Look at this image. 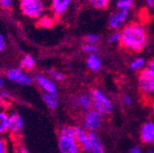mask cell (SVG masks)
Wrapping results in <instances>:
<instances>
[{
    "label": "cell",
    "mask_w": 154,
    "mask_h": 153,
    "mask_svg": "<svg viewBox=\"0 0 154 153\" xmlns=\"http://www.w3.org/2000/svg\"><path fill=\"white\" fill-rule=\"evenodd\" d=\"M35 80L44 92L57 93V86L54 83V80H51L42 74H37L35 76Z\"/></svg>",
    "instance_id": "15"
},
{
    "label": "cell",
    "mask_w": 154,
    "mask_h": 153,
    "mask_svg": "<svg viewBox=\"0 0 154 153\" xmlns=\"http://www.w3.org/2000/svg\"><path fill=\"white\" fill-rule=\"evenodd\" d=\"M1 93V95H2V97H3V98H7V97L8 96V94L6 92H2V93Z\"/></svg>",
    "instance_id": "37"
},
{
    "label": "cell",
    "mask_w": 154,
    "mask_h": 153,
    "mask_svg": "<svg viewBox=\"0 0 154 153\" xmlns=\"http://www.w3.org/2000/svg\"><path fill=\"white\" fill-rule=\"evenodd\" d=\"M145 4L147 5L148 8H154V0H145Z\"/></svg>",
    "instance_id": "34"
},
{
    "label": "cell",
    "mask_w": 154,
    "mask_h": 153,
    "mask_svg": "<svg viewBox=\"0 0 154 153\" xmlns=\"http://www.w3.org/2000/svg\"><path fill=\"white\" fill-rule=\"evenodd\" d=\"M4 85H5V80L2 76L0 75V90L4 88Z\"/></svg>",
    "instance_id": "36"
},
{
    "label": "cell",
    "mask_w": 154,
    "mask_h": 153,
    "mask_svg": "<svg viewBox=\"0 0 154 153\" xmlns=\"http://www.w3.org/2000/svg\"><path fill=\"white\" fill-rule=\"evenodd\" d=\"M2 99H3V97H2V95H1V93H0V103H1Z\"/></svg>",
    "instance_id": "39"
},
{
    "label": "cell",
    "mask_w": 154,
    "mask_h": 153,
    "mask_svg": "<svg viewBox=\"0 0 154 153\" xmlns=\"http://www.w3.org/2000/svg\"><path fill=\"white\" fill-rule=\"evenodd\" d=\"M24 120L17 112L11 113L8 116V131L12 134H17L23 129Z\"/></svg>",
    "instance_id": "12"
},
{
    "label": "cell",
    "mask_w": 154,
    "mask_h": 153,
    "mask_svg": "<svg viewBox=\"0 0 154 153\" xmlns=\"http://www.w3.org/2000/svg\"><path fill=\"white\" fill-rule=\"evenodd\" d=\"M91 96L93 102V108L101 114L103 117H107L112 114L114 105L110 98L99 88L92 89Z\"/></svg>",
    "instance_id": "2"
},
{
    "label": "cell",
    "mask_w": 154,
    "mask_h": 153,
    "mask_svg": "<svg viewBox=\"0 0 154 153\" xmlns=\"http://www.w3.org/2000/svg\"><path fill=\"white\" fill-rule=\"evenodd\" d=\"M58 148L61 153H79L82 151L76 139L59 134L58 137Z\"/></svg>",
    "instance_id": "6"
},
{
    "label": "cell",
    "mask_w": 154,
    "mask_h": 153,
    "mask_svg": "<svg viewBox=\"0 0 154 153\" xmlns=\"http://www.w3.org/2000/svg\"><path fill=\"white\" fill-rule=\"evenodd\" d=\"M7 46V41H6V37L0 33V52L3 51Z\"/></svg>",
    "instance_id": "30"
},
{
    "label": "cell",
    "mask_w": 154,
    "mask_h": 153,
    "mask_svg": "<svg viewBox=\"0 0 154 153\" xmlns=\"http://www.w3.org/2000/svg\"><path fill=\"white\" fill-rule=\"evenodd\" d=\"M75 136L76 140L79 143L82 151L90 152L89 139H88V131L85 130L83 127H75Z\"/></svg>",
    "instance_id": "14"
},
{
    "label": "cell",
    "mask_w": 154,
    "mask_h": 153,
    "mask_svg": "<svg viewBox=\"0 0 154 153\" xmlns=\"http://www.w3.org/2000/svg\"><path fill=\"white\" fill-rule=\"evenodd\" d=\"M138 87L144 96H151L154 94V71L144 68L139 72Z\"/></svg>",
    "instance_id": "4"
},
{
    "label": "cell",
    "mask_w": 154,
    "mask_h": 153,
    "mask_svg": "<svg viewBox=\"0 0 154 153\" xmlns=\"http://www.w3.org/2000/svg\"><path fill=\"white\" fill-rule=\"evenodd\" d=\"M7 78L12 83L19 85H29L33 82L31 76L28 74L21 67L9 69L7 72Z\"/></svg>",
    "instance_id": "7"
},
{
    "label": "cell",
    "mask_w": 154,
    "mask_h": 153,
    "mask_svg": "<svg viewBox=\"0 0 154 153\" xmlns=\"http://www.w3.org/2000/svg\"><path fill=\"white\" fill-rule=\"evenodd\" d=\"M36 65V61L32 55H25L20 61V67L25 71H31Z\"/></svg>",
    "instance_id": "19"
},
{
    "label": "cell",
    "mask_w": 154,
    "mask_h": 153,
    "mask_svg": "<svg viewBox=\"0 0 154 153\" xmlns=\"http://www.w3.org/2000/svg\"><path fill=\"white\" fill-rule=\"evenodd\" d=\"M19 8L24 16L33 20H38L46 10L42 0H19Z\"/></svg>",
    "instance_id": "3"
},
{
    "label": "cell",
    "mask_w": 154,
    "mask_h": 153,
    "mask_svg": "<svg viewBox=\"0 0 154 153\" xmlns=\"http://www.w3.org/2000/svg\"><path fill=\"white\" fill-rule=\"evenodd\" d=\"M85 64L90 72L96 73V72H98L103 67V60L97 53L89 54L86 58Z\"/></svg>",
    "instance_id": "16"
},
{
    "label": "cell",
    "mask_w": 154,
    "mask_h": 153,
    "mask_svg": "<svg viewBox=\"0 0 154 153\" xmlns=\"http://www.w3.org/2000/svg\"><path fill=\"white\" fill-rule=\"evenodd\" d=\"M8 116L6 111L0 109V134H5L8 131Z\"/></svg>",
    "instance_id": "21"
},
{
    "label": "cell",
    "mask_w": 154,
    "mask_h": 153,
    "mask_svg": "<svg viewBox=\"0 0 154 153\" xmlns=\"http://www.w3.org/2000/svg\"><path fill=\"white\" fill-rule=\"evenodd\" d=\"M13 4V0H0V5L5 8H10Z\"/></svg>",
    "instance_id": "31"
},
{
    "label": "cell",
    "mask_w": 154,
    "mask_h": 153,
    "mask_svg": "<svg viewBox=\"0 0 154 153\" xmlns=\"http://www.w3.org/2000/svg\"><path fill=\"white\" fill-rule=\"evenodd\" d=\"M141 151H142V149L140 146H133L129 148L130 153H140Z\"/></svg>",
    "instance_id": "33"
},
{
    "label": "cell",
    "mask_w": 154,
    "mask_h": 153,
    "mask_svg": "<svg viewBox=\"0 0 154 153\" xmlns=\"http://www.w3.org/2000/svg\"><path fill=\"white\" fill-rule=\"evenodd\" d=\"M120 38H121V33L119 30H114L108 37L107 42L110 45H116L120 42Z\"/></svg>",
    "instance_id": "26"
},
{
    "label": "cell",
    "mask_w": 154,
    "mask_h": 153,
    "mask_svg": "<svg viewBox=\"0 0 154 153\" xmlns=\"http://www.w3.org/2000/svg\"><path fill=\"white\" fill-rule=\"evenodd\" d=\"M7 148L8 147H7L6 141L2 138H0V153H6L8 151Z\"/></svg>",
    "instance_id": "32"
},
{
    "label": "cell",
    "mask_w": 154,
    "mask_h": 153,
    "mask_svg": "<svg viewBox=\"0 0 154 153\" xmlns=\"http://www.w3.org/2000/svg\"><path fill=\"white\" fill-rule=\"evenodd\" d=\"M128 17V11L117 10L113 12L108 17V27L112 30H119L125 25Z\"/></svg>",
    "instance_id": "9"
},
{
    "label": "cell",
    "mask_w": 154,
    "mask_h": 153,
    "mask_svg": "<svg viewBox=\"0 0 154 153\" xmlns=\"http://www.w3.org/2000/svg\"><path fill=\"white\" fill-rule=\"evenodd\" d=\"M72 0H51V9L55 17H61L69 9Z\"/></svg>",
    "instance_id": "13"
},
{
    "label": "cell",
    "mask_w": 154,
    "mask_h": 153,
    "mask_svg": "<svg viewBox=\"0 0 154 153\" xmlns=\"http://www.w3.org/2000/svg\"><path fill=\"white\" fill-rule=\"evenodd\" d=\"M148 153H154V149H147Z\"/></svg>",
    "instance_id": "38"
},
{
    "label": "cell",
    "mask_w": 154,
    "mask_h": 153,
    "mask_svg": "<svg viewBox=\"0 0 154 153\" xmlns=\"http://www.w3.org/2000/svg\"><path fill=\"white\" fill-rule=\"evenodd\" d=\"M42 99L45 105L51 110L57 108L58 105H59V97H58L57 93L44 92L42 94Z\"/></svg>",
    "instance_id": "17"
},
{
    "label": "cell",
    "mask_w": 154,
    "mask_h": 153,
    "mask_svg": "<svg viewBox=\"0 0 154 153\" xmlns=\"http://www.w3.org/2000/svg\"><path fill=\"white\" fill-rule=\"evenodd\" d=\"M91 6L98 10H105L108 8L110 0H89Z\"/></svg>",
    "instance_id": "23"
},
{
    "label": "cell",
    "mask_w": 154,
    "mask_h": 153,
    "mask_svg": "<svg viewBox=\"0 0 154 153\" xmlns=\"http://www.w3.org/2000/svg\"><path fill=\"white\" fill-rule=\"evenodd\" d=\"M120 46L128 52H140L147 45L148 32L145 27L139 22H130L121 30Z\"/></svg>",
    "instance_id": "1"
},
{
    "label": "cell",
    "mask_w": 154,
    "mask_h": 153,
    "mask_svg": "<svg viewBox=\"0 0 154 153\" xmlns=\"http://www.w3.org/2000/svg\"><path fill=\"white\" fill-rule=\"evenodd\" d=\"M122 103L127 106H130L133 104V99L129 94H124L122 96Z\"/></svg>",
    "instance_id": "29"
},
{
    "label": "cell",
    "mask_w": 154,
    "mask_h": 153,
    "mask_svg": "<svg viewBox=\"0 0 154 153\" xmlns=\"http://www.w3.org/2000/svg\"><path fill=\"white\" fill-rule=\"evenodd\" d=\"M147 65V63H146V60L142 57H137V58L133 59L129 64H128V67L131 71H134V72H140L141 70H143Z\"/></svg>",
    "instance_id": "18"
},
{
    "label": "cell",
    "mask_w": 154,
    "mask_h": 153,
    "mask_svg": "<svg viewBox=\"0 0 154 153\" xmlns=\"http://www.w3.org/2000/svg\"><path fill=\"white\" fill-rule=\"evenodd\" d=\"M84 41L85 43L91 44H98L101 41V36L96 33H89L86 34L84 38Z\"/></svg>",
    "instance_id": "24"
},
{
    "label": "cell",
    "mask_w": 154,
    "mask_h": 153,
    "mask_svg": "<svg viewBox=\"0 0 154 153\" xmlns=\"http://www.w3.org/2000/svg\"><path fill=\"white\" fill-rule=\"evenodd\" d=\"M147 68H149V69L154 71V58L151 59L150 61H149V63H147Z\"/></svg>",
    "instance_id": "35"
},
{
    "label": "cell",
    "mask_w": 154,
    "mask_h": 153,
    "mask_svg": "<svg viewBox=\"0 0 154 153\" xmlns=\"http://www.w3.org/2000/svg\"><path fill=\"white\" fill-rule=\"evenodd\" d=\"M104 117L94 108L84 113L82 118V127L88 132H97L103 127Z\"/></svg>",
    "instance_id": "5"
},
{
    "label": "cell",
    "mask_w": 154,
    "mask_h": 153,
    "mask_svg": "<svg viewBox=\"0 0 154 153\" xmlns=\"http://www.w3.org/2000/svg\"><path fill=\"white\" fill-rule=\"evenodd\" d=\"M140 139L144 144L150 145L154 143V122L148 121L141 126Z\"/></svg>",
    "instance_id": "10"
},
{
    "label": "cell",
    "mask_w": 154,
    "mask_h": 153,
    "mask_svg": "<svg viewBox=\"0 0 154 153\" xmlns=\"http://www.w3.org/2000/svg\"><path fill=\"white\" fill-rule=\"evenodd\" d=\"M54 24V17L43 15L38 20V26L42 29H50Z\"/></svg>",
    "instance_id": "20"
},
{
    "label": "cell",
    "mask_w": 154,
    "mask_h": 153,
    "mask_svg": "<svg viewBox=\"0 0 154 153\" xmlns=\"http://www.w3.org/2000/svg\"><path fill=\"white\" fill-rule=\"evenodd\" d=\"M82 50L84 53L89 55V54H94L98 52V46L97 44H91V43H85L82 47Z\"/></svg>",
    "instance_id": "27"
},
{
    "label": "cell",
    "mask_w": 154,
    "mask_h": 153,
    "mask_svg": "<svg viewBox=\"0 0 154 153\" xmlns=\"http://www.w3.org/2000/svg\"><path fill=\"white\" fill-rule=\"evenodd\" d=\"M49 74H50L51 77L54 81H56V82L62 83V82H64L66 80V75L64 73H63L62 72H59V71H56L54 69L50 70L49 71Z\"/></svg>",
    "instance_id": "25"
},
{
    "label": "cell",
    "mask_w": 154,
    "mask_h": 153,
    "mask_svg": "<svg viewBox=\"0 0 154 153\" xmlns=\"http://www.w3.org/2000/svg\"><path fill=\"white\" fill-rule=\"evenodd\" d=\"M89 146L91 153H103L105 152V146L103 140L97 132H88Z\"/></svg>",
    "instance_id": "11"
},
{
    "label": "cell",
    "mask_w": 154,
    "mask_h": 153,
    "mask_svg": "<svg viewBox=\"0 0 154 153\" xmlns=\"http://www.w3.org/2000/svg\"><path fill=\"white\" fill-rule=\"evenodd\" d=\"M72 105L82 112H86L87 110L93 108V102L91 93L82 92L77 93L72 99Z\"/></svg>",
    "instance_id": "8"
},
{
    "label": "cell",
    "mask_w": 154,
    "mask_h": 153,
    "mask_svg": "<svg viewBox=\"0 0 154 153\" xmlns=\"http://www.w3.org/2000/svg\"><path fill=\"white\" fill-rule=\"evenodd\" d=\"M137 0H117L116 1V8L118 10H124L128 11L133 8L134 3Z\"/></svg>",
    "instance_id": "22"
},
{
    "label": "cell",
    "mask_w": 154,
    "mask_h": 153,
    "mask_svg": "<svg viewBox=\"0 0 154 153\" xmlns=\"http://www.w3.org/2000/svg\"><path fill=\"white\" fill-rule=\"evenodd\" d=\"M59 134H63V135L72 137L76 139L75 136V127H72V126H64L60 129Z\"/></svg>",
    "instance_id": "28"
}]
</instances>
